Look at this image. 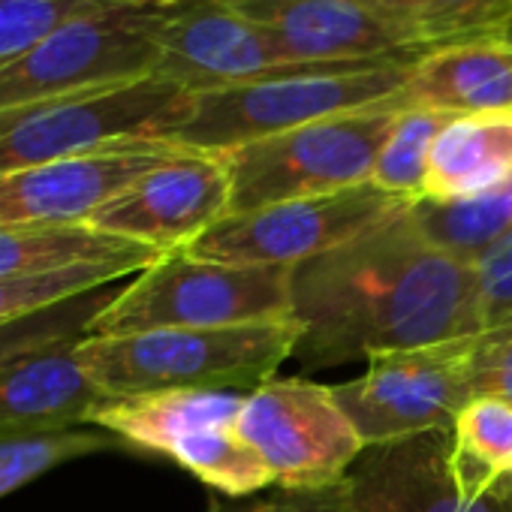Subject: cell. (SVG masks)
Instances as JSON below:
<instances>
[{"label":"cell","instance_id":"6da1fadb","mask_svg":"<svg viewBox=\"0 0 512 512\" xmlns=\"http://www.w3.org/2000/svg\"><path fill=\"white\" fill-rule=\"evenodd\" d=\"M308 368L482 332L473 263L431 244L410 208L293 269Z\"/></svg>","mask_w":512,"mask_h":512},{"label":"cell","instance_id":"7a4b0ae2","mask_svg":"<svg viewBox=\"0 0 512 512\" xmlns=\"http://www.w3.org/2000/svg\"><path fill=\"white\" fill-rule=\"evenodd\" d=\"M299 320H266L220 329H157L121 338H82L76 356L109 398L181 389L253 392L296 356Z\"/></svg>","mask_w":512,"mask_h":512},{"label":"cell","instance_id":"3957f363","mask_svg":"<svg viewBox=\"0 0 512 512\" xmlns=\"http://www.w3.org/2000/svg\"><path fill=\"white\" fill-rule=\"evenodd\" d=\"M419 58L290 67L238 88L199 94L190 118L169 142L187 151L226 154L305 124L392 103L401 97Z\"/></svg>","mask_w":512,"mask_h":512},{"label":"cell","instance_id":"277c9868","mask_svg":"<svg viewBox=\"0 0 512 512\" xmlns=\"http://www.w3.org/2000/svg\"><path fill=\"white\" fill-rule=\"evenodd\" d=\"M293 269L229 266L163 253L94 320L88 338L157 329H220L293 317Z\"/></svg>","mask_w":512,"mask_h":512},{"label":"cell","instance_id":"5b68a950","mask_svg":"<svg viewBox=\"0 0 512 512\" xmlns=\"http://www.w3.org/2000/svg\"><path fill=\"white\" fill-rule=\"evenodd\" d=\"M196 97L148 76L0 112V175L112 145L163 139L190 118Z\"/></svg>","mask_w":512,"mask_h":512},{"label":"cell","instance_id":"8992f818","mask_svg":"<svg viewBox=\"0 0 512 512\" xmlns=\"http://www.w3.org/2000/svg\"><path fill=\"white\" fill-rule=\"evenodd\" d=\"M172 0H124L55 28L0 64V112L154 76Z\"/></svg>","mask_w":512,"mask_h":512},{"label":"cell","instance_id":"52a82bcc","mask_svg":"<svg viewBox=\"0 0 512 512\" xmlns=\"http://www.w3.org/2000/svg\"><path fill=\"white\" fill-rule=\"evenodd\" d=\"M401 109L398 97L226 151L223 160L232 181L229 214L368 184Z\"/></svg>","mask_w":512,"mask_h":512},{"label":"cell","instance_id":"ba28073f","mask_svg":"<svg viewBox=\"0 0 512 512\" xmlns=\"http://www.w3.org/2000/svg\"><path fill=\"white\" fill-rule=\"evenodd\" d=\"M479 335L371 353L362 377L332 386L362 443L383 446L452 428L461 407L473 398Z\"/></svg>","mask_w":512,"mask_h":512},{"label":"cell","instance_id":"9c48e42d","mask_svg":"<svg viewBox=\"0 0 512 512\" xmlns=\"http://www.w3.org/2000/svg\"><path fill=\"white\" fill-rule=\"evenodd\" d=\"M413 202L380 187L359 184L329 196L278 202L244 214H226L202 232L187 253L196 260L229 266L296 269L356 235L404 214Z\"/></svg>","mask_w":512,"mask_h":512},{"label":"cell","instance_id":"30bf717a","mask_svg":"<svg viewBox=\"0 0 512 512\" xmlns=\"http://www.w3.org/2000/svg\"><path fill=\"white\" fill-rule=\"evenodd\" d=\"M235 431L260 452L281 491L335 485L365 449L335 389L296 377H272L247 392Z\"/></svg>","mask_w":512,"mask_h":512},{"label":"cell","instance_id":"8fae6325","mask_svg":"<svg viewBox=\"0 0 512 512\" xmlns=\"http://www.w3.org/2000/svg\"><path fill=\"white\" fill-rule=\"evenodd\" d=\"M229 199L232 181L223 154L181 148L106 202L88 226L172 253L187 250L202 232L223 220Z\"/></svg>","mask_w":512,"mask_h":512},{"label":"cell","instance_id":"7c38bea8","mask_svg":"<svg viewBox=\"0 0 512 512\" xmlns=\"http://www.w3.org/2000/svg\"><path fill=\"white\" fill-rule=\"evenodd\" d=\"M178 151V145L163 139H139L46 166L4 172L0 226L88 223L106 202Z\"/></svg>","mask_w":512,"mask_h":512},{"label":"cell","instance_id":"4fadbf2b","mask_svg":"<svg viewBox=\"0 0 512 512\" xmlns=\"http://www.w3.org/2000/svg\"><path fill=\"white\" fill-rule=\"evenodd\" d=\"M290 70L275 43L223 0H172L154 76L187 94L238 88Z\"/></svg>","mask_w":512,"mask_h":512},{"label":"cell","instance_id":"5bb4252c","mask_svg":"<svg viewBox=\"0 0 512 512\" xmlns=\"http://www.w3.org/2000/svg\"><path fill=\"white\" fill-rule=\"evenodd\" d=\"M260 28L287 67L365 64L386 58H419L398 28L359 0H223Z\"/></svg>","mask_w":512,"mask_h":512},{"label":"cell","instance_id":"9a60e30c","mask_svg":"<svg viewBox=\"0 0 512 512\" xmlns=\"http://www.w3.org/2000/svg\"><path fill=\"white\" fill-rule=\"evenodd\" d=\"M449 452V428L365 446L344 476L353 512H512L500 488L488 491L473 506L464 503Z\"/></svg>","mask_w":512,"mask_h":512},{"label":"cell","instance_id":"2e32d148","mask_svg":"<svg viewBox=\"0 0 512 512\" xmlns=\"http://www.w3.org/2000/svg\"><path fill=\"white\" fill-rule=\"evenodd\" d=\"M76 344L64 341L0 365V437L91 425L109 395L82 368Z\"/></svg>","mask_w":512,"mask_h":512},{"label":"cell","instance_id":"e0dca14e","mask_svg":"<svg viewBox=\"0 0 512 512\" xmlns=\"http://www.w3.org/2000/svg\"><path fill=\"white\" fill-rule=\"evenodd\" d=\"M401 106L431 109L452 118L509 109L512 46L500 34H491L428 49L410 70Z\"/></svg>","mask_w":512,"mask_h":512},{"label":"cell","instance_id":"ac0fdd59","mask_svg":"<svg viewBox=\"0 0 512 512\" xmlns=\"http://www.w3.org/2000/svg\"><path fill=\"white\" fill-rule=\"evenodd\" d=\"M512 181V106L455 115L428 157V199H470Z\"/></svg>","mask_w":512,"mask_h":512},{"label":"cell","instance_id":"d6986e66","mask_svg":"<svg viewBox=\"0 0 512 512\" xmlns=\"http://www.w3.org/2000/svg\"><path fill=\"white\" fill-rule=\"evenodd\" d=\"M160 250L76 226H0V278H34L79 266H118L145 272L160 260Z\"/></svg>","mask_w":512,"mask_h":512},{"label":"cell","instance_id":"ffe728a7","mask_svg":"<svg viewBox=\"0 0 512 512\" xmlns=\"http://www.w3.org/2000/svg\"><path fill=\"white\" fill-rule=\"evenodd\" d=\"M244 395L247 392L181 389L136 398H109L94 413L91 425L115 434L130 449L166 455L172 443L193 431L235 425Z\"/></svg>","mask_w":512,"mask_h":512},{"label":"cell","instance_id":"44dd1931","mask_svg":"<svg viewBox=\"0 0 512 512\" xmlns=\"http://www.w3.org/2000/svg\"><path fill=\"white\" fill-rule=\"evenodd\" d=\"M452 476L464 503H479L488 491L512 479V404L476 395L452 422Z\"/></svg>","mask_w":512,"mask_h":512},{"label":"cell","instance_id":"7402d4cb","mask_svg":"<svg viewBox=\"0 0 512 512\" xmlns=\"http://www.w3.org/2000/svg\"><path fill=\"white\" fill-rule=\"evenodd\" d=\"M416 49L479 40L512 22V0H359Z\"/></svg>","mask_w":512,"mask_h":512},{"label":"cell","instance_id":"603a6c76","mask_svg":"<svg viewBox=\"0 0 512 512\" xmlns=\"http://www.w3.org/2000/svg\"><path fill=\"white\" fill-rule=\"evenodd\" d=\"M413 223L440 250L476 263L479 256L512 229V211L506 190H491L470 199H416L410 205Z\"/></svg>","mask_w":512,"mask_h":512},{"label":"cell","instance_id":"cb8c5ba5","mask_svg":"<svg viewBox=\"0 0 512 512\" xmlns=\"http://www.w3.org/2000/svg\"><path fill=\"white\" fill-rule=\"evenodd\" d=\"M166 458L193 473L202 485L223 491L229 497H244L266 485H275L272 470L235 425L202 428L169 446Z\"/></svg>","mask_w":512,"mask_h":512},{"label":"cell","instance_id":"d4e9b609","mask_svg":"<svg viewBox=\"0 0 512 512\" xmlns=\"http://www.w3.org/2000/svg\"><path fill=\"white\" fill-rule=\"evenodd\" d=\"M124 446L109 431L94 428H49V431H25L0 437V497L16 488L40 479L43 473L106 449Z\"/></svg>","mask_w":512,"mask_h":512},{"label":"cell","instance_id":"484cf974","mask_svg":"<svg viewBox=\"0 0 512 512\" xmlns=\"http://www.w3.org/2000/svg\"><path fill=\"white\" fill-rule=\"evenodd\" d=\"M449 118L452 115L431 109H401L392 133L377 154L371 184L407 202L425 199L431 145L449 124Z\"/></svg>","mask_w":512,"mask_h":512},{"label":"cell","instance_id":"4316f807","mask_svg":"<svg viewBox=\"0 0 512 512\" xmlns=\"http://www.w3.org/2000/svg\"><path fill=\"white\" fill-rule=\"evenodd\" d=\"M115 296L118 293H112V284H109V287L82 293L76 299L58 302L31 317H22L16 323L0 326V365H7L10 359H19L34 350L88 338L94 320L112 305Z\"/></svg>","mask_w":512,"mask_h":512},{"label":"cell","instance_id":"83f0119b","mask_svg":"<svg viewBox=\"0 0 512 512\" xmlns=\"http://www.w3.org/2000/svg\"><path fill=\"white\" fill-rule=\"evenodd\" d=\"M127 275L133 272L118 266H79L52 275H34V278H0V326L46 311L58 302L76 299L82 293L109 287Z\"/></svg>","mask_w":512,"mask_h":512},{"label":"cell","instance_id":"f1b7e54d","mask_svg":"<svg viewBox=\"0 0 512 512\" xmlns=\"http://www.w3.org/2000/svg\"><path fill=\"white\" fill-rule=\"evenodd\" d=\"M112 4L124 0H0V64L25 55L64 22Z\"/></svg>","mask_w":512,"mask_h":512},{"label":"cell","instance_id":"f546056e","mask_svg":"<svg viewBox=\"0 0 512 512\" xmlns=\"http://www.w3.org/2000/svg\"><path fill=\"white\" fill-rule=\"evenodd\" d=\"M473 272H476L482 332L509 323L512 320V229L503 232L479 256L473 263Z\"/></svg>","mask_w":512,"mask_h":512},{"label":"cell","instance_id":"4dcf8cb0","mask_svg":"<svg viewBox=\"0 0 512 512\" xmlns=\"http://www.w3.org/2000/svg\"><path fill=\"white\" fill-rule=\"evenodd\" d=\"M476 395H491L512 404V320L482 332L476 341L473 398Z\"/></svg>","mask_w":512,"mask_h":512},{"label":"cell","instance_id":"1f68e13d","mask_svg":"<svg viewBox=\"0 0 512 512\" xmlns=\"http://www.w3.org/2000/svg\"><path fill=\"white\" fill-rule=\"evenodd\" d=\"M269 503H272V512H353L344 479L335 485H326V488L281 491Z\"/></svg>","mask_w":512,"mask_h":512},{"label":"cell","instance_id":"d6a6232c","mask_svg":"<svg viewBox=\"0 0 512 512\" xmlns=\"http://www.w3.org/2000/svg\"><path fill=\"white\" fill-rule=\"evenodd\" d=\"M235 512H272V503H256V506H247V509H235Z\"/></svg>","mask_w":512,"mask_h":512},{"label":"cell","instance_id":"836d02e7","mask_svg":"<svg viewBox=\"0 0 512 512\" xmlns=\"http://www.w3.org/2000/svg\"><path fill=\"white\" fill-rule=\"evenodd\" d=\"M497 488H500V491L509 497V503H512V479H509V482H503V485H497Z\"/></svg>","mask_w":512,"mask_h":512},{"label":"cell","instance_id":"e575fe53","mask_svg":"<svg viewBox=\"0 0 512 512\" xmlns=\"http://www.w3.org/2000/svg\"><path fill=\"white\" fill-rule=\"evenodd\" d=\"M500 37H503V40H506V43L512 46V22H509V25H506V28L500 31Z\"/></svg>","mask_w":512,"mask_h":512},{"label":"cell","instance_id":"d590c367","mask_svg":"<svg viewBox=\"0 0 512 512\" xmlns=\"http://www.w3.org/2000/svg\"><path fill=\"white\" fill-rule=\"evenodd\" d=\"M503 190H506V199H509V211H512V181H509V184H506Z\"/></svg>","mask_w":512,"mask_h":512}]
</instances>
